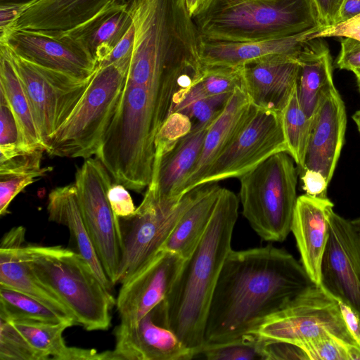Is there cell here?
Wrapping results in <instances>:
<instances>
[{
	"label": "cell",
	"mask_w": 360,
	"mask_h": 360,
	"mask_svg": "<svg viewBox=\"0 0 360 360\" xmlns=\"http://www.w3.org/2000/svg\"><path fill=\"white\" fill-rule=\"evenodd\" d=\"M315 284L302 264L271 245L231 250L221 268L205 327L204 345L250 333Z\"/></svg>",
	"instance_id": "cell-1"
},
{
	"label": "cell",
	"mask_w": 360,
	"mask_h": 360,
	"mask_svg": "<svg viewBox=\"0 0 360 360\" xmlns=\"http://www.w3.org/2000/svg\"><path fill=\"white\" fill-rule=\"evenodd\" d=\"M238 207L237 195L221 188L205 234L192 254L184 259L162 301L165 326L193 355L204 345L205 323L214 290L224 263L232 250Z\"/></svg>",
	"instance_id": "cell-2"
},
{
	"label": "cell",
	"mask_w": 360,
	"mask_h": 360,
	"mask_svg": "<svg viewBox=\"0 0 360 360\" xmlns=\"http://www.w3.org/2000/svg\"><path fill=\"white\" fill-rule=\"evenodd\" d=\"M193 21L202 37L235 42L280 39L321 29L312 0H213Z\"/></svg>",
	"instance_id": "cell-3"
},
{
	"label": "cell",
	"mask_w": 360,
	"mask_h": 360,
	"mask_svg": "<svg viewBox=\"0 0 360 360\" xmlns=\"http://www.w3.org/2000/svg\"><path fill=\"white\" fill-rule=\"evenodd\" d=\"M22 254L37 277L54 290L86 330H105L116 300L79 252L61 246L23 245Z\"/></svg>",
	"instance_id": "cell-4"
},
{
	"label": "cell",
	"mask_w": 360,
	"mask_h": 360,
	"mask_svg": "<svg viewBox=\"0 0 360 360\" xmlns=\"http://www.w3.org/2000/svg\"><path fill=\"white\" fill-rule=\"evenodd\" d=\"M131 58L97 67L79 104L49 138L51 156L88 159L96 155L114 115Z\"/></svg>",
	"instance_id": "cell-5"
},
{
	"label": "cell",
	"mask_w": 360,
	"mask_h": 360,
	"mask_svg": "<svg viewBox=\"0 0 360 360\" xmlns=\"http://www.w3.org/2000/svg\"><path fill=\"white\" fill-rule=\"evenodd\" d=\"M295 163L279 152L239 178L243 215L264 240L283 242L291 231L298 198Z\"/></svg>",
	"instance_id": "cell-6"
},
{
	"label": "cell",
	"mask_w": 360,
	"mask_h": 360,
	"mask_svg": "<svg viewBox=\"0 0 360 360\" xmlns=\"http://www.w3.org/2000/svg\"><path fill=\"white\" fill-rule=\"evenodd\" d=\"M212 184L195 187L175 203L162 202L147 189L135 212L118 218L121 261L117 283L126 282L162 251L181 217L207 193Z\"/></svg>",
	"instance_id": "cell-7"
},
{
	"label": "cell",
	"mask_w": 360,
	"mask_h": 360,
	"mask_svg": "<svg viewBox=\"0 0 360 360\" xmlns=\"http://www.w3.org/2000/svg\"><path fill=\"white\" fill-rule=\"evenodd\" d=\"M250 333L301 348L326 333L333 335L347 345H357L346 326L338 301L316 285L297 295Z\"/></svg>",
	"instance_id": "cell-8"
},
{
	"label": "cell",
	"mask_w": 360,
	"mask_h": 360,
	"mask_svg": "<svg viewBox=\"0 0 360 360\" xmlns=\"http://www.w3.org/2000/svg\"><path fill=\"white\" fill-rule=\"evenodd\" d=\"M279 152L288 153L281 112L252 105L231 142L207 167L198 186L239 179Z\"/></svg>",
	"instance_id": "cell-9"
},
{
	"label": "cell",
	"mask_w": 360,
	"mask_h": 360,
	"mask_svg": "<svg viewBox=\"0 0 360 360\" xmlns=\"http://www.w3.org/2000/svg\"><path fill=\"white\" fill-rule=\"evenodd\" d=\"M112 176L96 158L77 169L75 184L82 214L103 268L115 285L121 261L118 217L108 198Z\"/></svg>",
	"instance_id": "cell-10"
},
{
	"label": "cell",
	"mask_w": 360,
	"mask_h": 360,
	"mask_svg": "<svg viewBox=\"0 0 360 360\" xmlns=\"http://www.w3.org/2000/svg\"><path fill=\"white\" fill-rule=\"evenodd\" d=\"M6 49L25 89L41 137L46 146L49 138L82 100L91 77L83 80L38 65Z\"/></svg>",
	"instance_id": "cell-11"
},
{
	"label": "cell",
	"mask_w": 360,
	"mask_h": 360,
	"mask_svg": "<svg viewBox=\"0 0 360 360\" xmlns=\"http://www.w3.org/2000/svg\"><path fill=\"white\" fill-rule=\"evenodd\" d=\"M0 44L26 60L80 79H89L96 69L89 52L65 32L10 30L0 34Z\"/></svg>",
	"instance_id": "cell-12"
},
{
	"label": "cell",
	"mask_w": 360,
	"mask_h": 360,
	"mask_svg": "<svg viewBox=\"0 0 360 360\" xmlns=\"http://www.w3.org/2000/svg\"><path fill=\"white\" fill-rule=\"evenodd\" d=\"M330 233L321 267L322 287L360 317V236L347 220L331 210Z\"/></svg>",
	"instance_id": "cell-13"
},
{
	"label": "cell",
	"mask_w": 360,
	"mask_h": 360,
	"mask_svg": "<svg viewBox=\"0 0 360 360\" xmlns=\"http://www.w3.org/2000/svg\"><path fill=\"white\" fill-rule=\"evenodd\" d=\"M184 259L162 250L143 268L122 283L116 299L120 325L139 322L169 293Z\"/></svg>",
	"instance_id": "cell-14"
},
{
	"label": "cell",
	"mask_w": 360,
	"mask_h": 360,
	"mask_svg": "<svg viewBox=\"0 0 360 360\" xmlns=\"http://www.w3.org/2000/svg\"><path fill=\"white\" fill-rule=\"evenodd\" d=\"M112 360H191L193 352L165 326L162 302L131 326L115 330Z\"/></svg>",
	"instance_id": "cell-15"
},
{
	"label": "cell",
	"mask_w": 360,
	"mask_h": 360,
	"mask_svg": "<svg viewBox=\"0 0 360 360\" xmlns=\"http://www.w3.org/2000/svg\"><path fill=\"white\" fill-rule=\"evenodd\" d=\"M297 57L272 54L242 66L243 89L252 105L282 112L296 87Z\"/></svg>",
	"instance_id": "cell-16"
},
{
	"label": "cell",
	"mask_w": 360,
	"mask_h": 360,
	"mask_svg": "<svg viewBox=\"0 0 360 360\" xmlns=\"http://www.w3.org/2000/svg\"><path fill=\"white\" fill-rule=\"evenodd\" d=\"M346 125L345 103L334 86L313 117L304 167L299 173L305 169L315 170L330 182L344 145Z\"/></svg>",
	"instance_id": "cell-17"
},
{
	"label": "cell",
	"mask_w": 360,
	"mask_h": 360,
	"mask_svg": "<svg viewBox=\"0 0 360 360\" xmlns=\"http://www.w3.org/2000/svg\"><path fill=\"white\" fill-rule=\"evenodd\" d=\"M25 229L16 226L2 238L0 245V286L31 296L59 314L65 320L78 325L76 318L60 296L44 283L24 258L21 248L25 244Z\"/></svg>",
	"instance_id": "cell-18"
},
{
	"label": "cell",
	"mask_w": 360,
	"mask_h": 360,
	"mask_svg": "<svg viewBox=\"0 0 360 360\" xmlns=\"http://www.w3.org/2000/svg\"><path fill=\"white\" fill-rule=\"evenodd\" d=\"M333 206L328 197L300 195L291 226L300 254L301 264L318 286L321 285V262L329 238V217Z\"/></svg>",
	"instance_id": "cell-19"
},
{
	"label": "cell",
	"mask_w": 360,
	"mask_h": 360,
	"mask_svg": "<svg viewBox=\"0 0 360 360\" xmlns=\"http://www.w3.org/2000/svg\"><path fill=\"white\" fill-rule=\"evenodd\" d=\"M213 121L193 124L186 135L154 161L152 179L147 189L158 200L166 203L181 200L180 188L199 158L205 135Z\"/></svg>",
	"instance_id": "cell-20"
},
{
	"label": "cell",
	"mask_w": 360,
	"mask_h": 360,
	"mask_svg": "<svg viewBox=\"0 0 360 360\" xmlns=\"http://www.w3.org/2000/svg\"><path fill=\"white\" fill-rule=\"evenodd\" d=\"M115 1L40 0L24 11L6 31L66 32L86 22Z\"/></svg>",
	"instance_id": "cell-21"
},
{
	"label": "cell",
	"mask_w": 360,
	"mask_h": 360,
	"mask_svg": "<svg viewBox=\"0 0 360 360\" xmlns=\"http://www.w3.org/2000/svg\"><path fill=\"white\" fill-rule=\"evenodd\" d=\"M251 106L243 86L236 88L222 112L209 127L199 158L180 188L181 198L198 186L203 172L231 142Z\"/></svg>",
	"instance_id": "cell-22"
},
{
	"label": "cell",
	"mask_w": 360,
	"mask_h": 360,
	"mask_svg": "<svg viewBox=\"0 0 360 360\" xmlns=\"http://www.w3.org/2000/svg\"><path fill=\"white\" fill-rule=\"evenodd\" d=\"M309 34L245 42L210 40L200 36V60L205 67H240L272 54L298 56Z\"/></svg>",
	"instance_id": "cell-23"
},
{
	"label": "cell",
	"mask_w": 360,
	"mask_h": 360,
	"mask_svg": "<svg viewBox=\"0 0 360 360\" xmlns=\"http://www.w3.org/2000/svg\"><path fill=\"white\" fill-rule=\"evenodd\" d=\"M133 24L127 0H116L82 25L66 32L91 56L103 62Z\"/></svg>",
	"instance_id": "cell-24"
},
{
	"label": "cell",
	"mask_w": 360,
	"mask_h": 360,
	"mask_svg": "<svg viewBox=\"0 0 360 360\" xmlns=\"http://www.w3.org/2000/svg\"><path fill=\"white\" fill-rule=\"evenodd\" d=\"M320 39L307 40L297 57V96L302 109L311 118L323 98L335 86L330 51Z\"/></svg>",
	"instance_id": "cell-25"
},
{
	"label": "cell",
	"mask_w": 360,
	"mask_h": 360,
	"mask_svg": "<svg viewBox=\"0 0 360 360\" xmlns=\"http://www.w3.org/2000/svg\"><path fill=\"white\" fill-rule=\"evenodd\" d=\"M47 211L51 221L68 227L78 252L110 291L114 285L108 278L97 255L80 209L75 184L53 189L49 194Z\"/></svg>",
	"instance_id": "cell-26"
},
{
	"label": "cell",
	"mask_w": 360,
	"mask_h": 360,
	"mask_svg": "<svg viewBox=\"0 0 360 360\" xmlns=\"http://www.w3.org/2000/svg\"><path fill=\"white\" fill-rule=\"evenodd\" d=\"M37 350L56 360H110L111 351L98 352L94 349L68 346L64 330L73 325L69 322L50 323L30 320L12 322Z\"/></svg>",
	"instance_id": "cell-27"
},
{
	"label": "cell",
	"mask_w": 360,
	"mask_h": 360,
	"mask_svg": "<svg viewBox=\"0 0 360 360\" xmlns=\"http://www.w3.org/2000/svg\"><path fill=\"white\" fill-rule=\"evenodd\" d=\"M221 187L213 182L210 189L181 217L162 250L184 259L194 251L210 222Z\"/></svg>",
	"instance_id": "cell-28"
},
{
	"label": "cell",
	"mask_w": 360,
	"mask_h": 360,
	"mask_svg": "<svg viewBox=\"0 0 360 360\" xmlns=\"http://www.w3.org/2000/svg\"><path fill=\"white\" fill-rule=\"evenodd\" d=\"M0 92L6 97L17 121L24 143L44 144L36 124L25 89L6 47L0 44Z\"/></svg>",
	"instance_id": "cell-29"
},
{
	"label": "cell",
	"mask_w": 360,
	"mask_h": 360,
	"mask_svg": "<svg viewBox=\"0 0 360 360\" xmlns=\"http://www.w3.org/2000/svg\"><path fill=\"white\" fill-rule=\"evenodd\" d=\"M281 119L288 153L294 160L299 174L304 167L313 117H308L302 109L296 87L281 112Z\"/></svg>",
	"instance_id": "cell-30"
},
{
	"label": "cell",
	"mask_w": 360,
	"mask_h": 360,
	"mask_svg": "<svg viewBox=\"0 0 360 360\" xmlns=\"http://www.w3.org/2000/svg\"><path fill=\"white\" fill-rule=\"evenodd\" d=\"M238 86H243L242 66L205 67L202 77L194 84L174 112L181 111L198 100L233 92Z\"/></svg>",
	"instance_id": "cell-31"
},
{
	"label": "cell",
	"mask_w": 360,
	"mask_h": 360,
	"mask_svg": "<svg viewBox=\"0 0 360 360\" xmlns=\"http://www.w3.org/2000/svg\"><path fill=\"white\" fill-rule=\"evenodd\" d=\"M0 318L11 322L20 320L69 322L37 299L3 286H0Z\"/></svg>",
	"instance_id": "cell-32"
},
{
	"label": "cell",
	"mask_w": 360,
	"mask_h": 360,
	"mask_svg": "<svg viewBox=\"0 0 360 360\" xmlns=\"http://www.w3.org/2000/svg\"><path fill=\"white\" fill-rule=\"evenodd\" d=\"M264 339L252 333L228 342L207 344L198 350L193 359L207 360H263Z\"/></svg>",
	"instance_id": "cell-33"
},
{
	"label": "cell",
	"mask_w": 360,
	"mask_h": 360,
	"mask_svg": "<svg viewBox=\"0 0 360 360\" xmlns=\"http://www.w3.org/2000/svg\"><path fill=\"white\" fill-rule=\"evenodd\" d=\"M45 148L20 144L0 147V176L36 174L43 176L51 168H41V160Z\"/></svg>",
	"instance_id": "cell-34"
},
{
	"label": "cell",
	"mask_w": 360,
	"mask_h": 360,
	"mask_svg": "<svg viewBox=\"0 0 360 360\" xmlns=\"http://www.w3.org/2000/svg\"><path fill=\"white\" fill-rule=\"evenodd\" d=\"M1 360H47L49 357L35 349L11 321L0 318Z\"/></svg>",
	"instance_id": "cell-35"
},
{
	"label": "cell",
	"mask_w": 360,
	"mask_h": 360,
	"mask_svg": "<svg viewBox=\"0 0 360 360\" xmlns=\"http://www.w3.org/2000/svg\"><path fill=\"white\" fill-rule=\"evenodd\" d=\"M192 126V122L186 115L181 112H172L156 136L155 160L160 159L181 138L186 135Z\"/></svg>",
	"instance_id": "cell-36"
},
{
	"label": "cell",
	"mask_w": 360,
	"mask_h": 360,
	"mask_svg": "<svg viewBox=\"0 0 360 360\" xmlns=\"http://www.w3.org/2000/svg\"><path fill=\"white\" fill-rule=\"evenodd\" d=\"M347 346L333 335L326 333L308 342L302 348L309 360H348Z\"/></svg>",
	"instance_id": "cell-37"
},
{
	"label": "cell",
	"mask_w": 360,
	"mask_h": 360,
	"mask_svg": "<svg viewBox=\"0 0 360 360\" xmlns=\"http://www.w3.org/2000/svg\"><path fill=\"white\" fill-rule=\"evenodd\" d=\"M233 92L198 100L179 112L186 115L193 124L210 122L222 112Z\"/></svg>",
	"instance_id": "cell-38"
},
{
	"label": "cell",
	"mask_w": 360,
	"mask_h": 360,
	"mask_svg": "<svg viewBox=\"0 0 360 360\" xmlns=\"http://www.w3.org/2000/svg\"><path fill=\"white\" fill-rule=\"evenodd\" d=\"M0 147H11L23 143L14 114L4 95L0 92Z\"/></svg>",
	"instance_id": "cell-39"
},
{
	"label": "cell",
	"mask_w": 360,
	"mask_h": 360,
	"mask_svg": "<svg viewBox=\"0 0 360 360\" xmlns=\"http://www.w3.org/2000/svg\"><path fill=\"white\" fill-rule=\"evenodd\" d=\"M39 177L36 174L11 175L0 176V214L8 213V208L14 198L26 186Z\"/></svg>",
	"instance_id": "cell-40"
},
{
	"label": "cell",
	"mask_w": 360,
	"mask_h": 360,
	"mask_svg": "<svg viewBox=\"0 0 360 360\" xmlns=\"http://www.w3.org/2000/svg\"><path fill=\"white\" fill-rule=\"evenodd\" d=\"M262 356L263 360H309L302 348L281 340H265Z\"/></svg>",
	"instance_id": "cell-41"
},
{
	"label": "cell",
	"mask_w": 360,
	"mask_h": 360,
	"mask_svg": "<svg viewBox=\"0 0 360 360\" xmlns=\"http://www.w3.org/2000/svg\"><path fill=\"white\" fill-rule=\"evenodd\" d=\"M342 37L360 41V13L345 21L325 27L320 30L309 34L307 40L317 38Z\"/></svg>",
	"instance_id": "cell-42"
},
{
	"label": "cell",
	"mask_w": 360,
	"mask_h": 360,
	"mask_svg": "<svg viewBox=\"0 0 360 360\" xmlns=\"http://www.w3.org/2000/svg\"><path fill=\"white\" fill-rule=\"evenodd\" d=\"M127 189L122 184L114 183L108 192L110 207L118 218L129 217L135 212L136 209Z\"/></svg>",
	"instance_id": "cell-43"
},
{
	"label": "cell",
	"mask_w": 360,
	"mask_h": 360,
	"mask_svg": "<svg viewBox=\"0 0 360 360\" xmlns=\"http://www.w3.org/2000/svg\"><path fill=\"white\" fill-rule=\"evenodd\" d=\"M336 65L354 74L360 71V41L351 38L341 40V49Z\"/></svg>",
	"instance_id": "cell-44"
},
{
	"label": "cell",
	"mask_w": 360,
	"mask_h": 360,
	"mask_svg": "<svg viewBox=\"0 0 360 360\" xmlns=\"http://www.w3.org/2000/svg\"><path fill=\"white\" fill-rule=\"evenodd\" d=\"M305 194L317 198H327V189L330 184L319 172L305 169L299 173Z\"/></svg>",
	"instance_id": "cell-45"
},
{
	"label": "cell",
	"mask_w": 360,
	"mask_h": 360,
	"mask_svg": "<svg viewBox=\"0 0 360 360\" xmlns=\"http://www.w3.org/2000/svg\"><path fill=\"white\" fill-rule=\"evenodd\" d=\"M345 0H312L321 28L338 23Z\"/></svg>",
	"instance_id": "cell-46"
},
{
	"label": "cell",
	"mask_w": 360,
	"mask_h": 360,
	"mask_svg": "<svg viewBox=\"0 0 360 360\" xmlns=\"http://www.w3.org/2000/svg\"><path fill=\"white\" fill-rule=\"evenodd\" d=\"M134 30L132 24L131 27L121 41L113 49L107 58L103 62L97 65L96 68L105 66L115 62L131 57L134 46Z\"/></svg>",
	"instance_id": "cell-47"
},
{
	"label": "cell",
	"mask_w": 360,
	"mask_h": 360,
	"mask_svg": "<svg viewBox=\"0 0 360 360\" xmlns=\"http://www.w3.org/2000/svg\"><path fill=\"white\" fill-rule=\"evenodd\" d=\"M346 326L356 345L360 347V317L349 305L338 301Z\"/></svg>",
	"instance_id": "cell-48"
},
{
	"label": "cell",
	"mask_w": 360,
	"mask_h": 360,
	"mask_svg": "<svg viewBox=\"0 0 360 360\" xmlns=\"http://www.w3.org/2000/svg\"><path fill=\"white\" fill-rule=\"evenodd\" d=\"M26 9V7L19 5H0V34L8 30Z\"/></svg>",
	"instance_id": "cell-49"
},
{
	"label": "cell",
	"mask_w": 360,
	"mask_h": 360,
	"mask_svg": "<svg viewBox=\"0 0 360 360\" xmlns=\"http://www.w3.org/2000/svg\"><path fill=\"white\" fill-rule=\"evenodd\" d=\"M360 13V0H345L341 7L338 23Z\"/></svg>",
	"instance_id": "cell-50"
},
{
	"label": "cell",
	"mask_w": 360,
	"mask_h": 360,
	"mask_svg": "<svg viewBox=\"0 0 360 360\" xmlns=\"http://www.w3.org/2000/svg\"><path fill=\"white\" fill-rule=\"evenodd\" d=\"M190 15L195 18L205 11L212 4L213 0H184Z\"/></svg>",
	"instance_id": "cell-51"
},
{
	"label": "cell",
	"mask_w": 360,
	"mask_h": 360,
	"mask_svg": "<svg viewBox=\"0 0 360 360\" xmlns=\"http://www.w3.org/2000/svg\"><path fill=\"white\" fill-rule=\"evenodd\" d=\"M40 0H0V5H19L27 8Z\"/></svg>",
	"instance_id": "cell-52"
},
{
	"label": "cell",
	"mask_w": 360,
	"mask_h": 360,
	"mask_svg": "<svg viewBox=\"0 0 360 360\" xmlns=\"http://www.w3.org/2000/svg\"><path fill=\"white\" fill-rule=\"evenodd\" d=\"M352 119L356 125L359 132L360 133V110L354 112L352 115Z\"/></svg>",
	"instance_id": "cell-53"
},
{
	"label": "cell",
	"mask_w": 360,
	"mask_h": 360,
	"mask_svg": "<svg viewBox=\"0 0 360 360\" xmlns=\"http://www.w3.org/2000/svg\"><path fill=\"white\" fill-rule=\"evenodd\" d=\"M351 223L354 229L356 230V231L357 232V233L359 234V236H360V217L351 220Z\"/></svg>",
	"instance_id": "cell-54"
},
{
	"label": "cell",
	"mask_w": 360,
	"mask_h": 360,
	"mask_svg": "<svg viewBox=\"0 0 360 360\" xmlns=\"http://www.w3.org/2000/svg\"><path fill=\"white\" fill-rule=\"evenodd\" d=\"M354 75H356V77L357 85L360 92V71L356 72Z\"/></svg>",
	"instance_id": "cell-55"
}]
</instances>
